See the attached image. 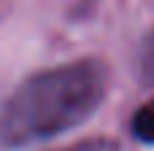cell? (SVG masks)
Instances as JSON below:
<instances>
[{"mask_svg":"<svg viewBox=\"0 0 154 151\" xmlns=\"http://www.w3.org/2000/svg\"><path fill=\"white\" fill-rule=\"evenodd\" d=\"M60 151H119V143L114 138H87V140H79Z\"/></svg>","mask_w":154,"mask_h":151,"instance_id":"277c9868","label":"cell"},{"mask_svg":"<svg viewBox=\"0 0 154 151\" xmlns=\"http://www.w3.org/2000/svg\"><path fill=\"white\" fill-rule=\"evenodd\" d=\"M111 73L103 59H76L24 78L0 108V146L22 149L84 124L106 100Z\"/></svg>","mask_w":154,"mask_h":151,"instance_id":"6da1fadb","label":"cell"},{"mask_svg":"<svg viewBox=\"0 0 154 151\" xmlns=\"http://www.w3.org/2000/svg\"><path fill=\"white\" fill-rule=\"evenodd\" d=\"M138 70L146 84H154V30L143 38L141 51H138Z\"/></svg>","mask_w":154,"mask_h":151,"instance_id":"3957f363","label":"cell"},{"mask_svg":"<svg viewBox=\"0 0 154 151\" xmlns=\"http://www.w3.org/2000/svg\"><path fill=\"white\" fill-rule=\"evenodd\" d=\"M130 132L138 143L143 146H154V97L146 100L130 119Z\"/></svg>","mask_w":154,"mask_h":151,"instance_id":"7a4b0ae2","label":"cell"}]
</instances>
